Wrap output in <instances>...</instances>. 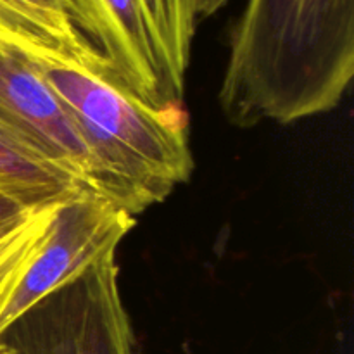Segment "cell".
I'll list each match as a JSON object with an SVG mask.
<instances>
[{
    "label": "cell",
    "instance_id": "cell-2",
    "mask_svg": "<svg viewBox=\"0 0 354 354\" xmlns=\"http://www.w3.org/2000/svg\"><path fill=\"white\" fill-rule=\"evenodd\" d=\"M28 57L82 133L95 162L100 196L137 216L189 182L194 156L182 107L154 109L97 66Z\"/></svg>",
    "mask_w": 354,
    "mask_h": 354
},
{
    "label": "cell",
    "instance_id": "cell-9",
    "mask_svg": "<svg viewBox=\"0 0 354 354\" xmlns=\"http://www.w3.org/2000/svg\"><path fill=\"white\" fill-rule=\"evenodd\" d=\"M26 214L30 213L21 209L16 203H12V201L0 194V237L12 227H16Z\"/></svg>",
    "mask_w": 354,
    "mask_h": 354
},
{
    "label": "cell",
    "instance_id": "cell-1",
    "mask_svg": "<svg viewBox=\"0 0 354 354\" xmlns=\"http://www.w3.org/2000/svg\"><path fill=\"white\" fill-rule=\"evenodd\" d=\"M354 76V0H248L218 90L230 124H290L335 109Z\"/></svg>",
    "mask_w": 354,
    "mask_h": 354
},
{
    "label": "cell",
    "instance_id": "cell-7",
    "mask_svg": "<svg viewBox=\"0 0 354 354\" xmlns=\"http://www.w3.org/2000/svg\"><path fill=\"white\" fill-rule=\"evenodd\" d=\"M90 192L75 176L38 156L0 123V194L26 213Z\"/></svg>",
    "mask_w": 354,
    "mask_h": 354
},
{
    "label": "cell",
    "instance_id": "cell-3",
    "mask_svg": "<svg viewBox=\"0 0 354 354\" xmlns=\"http://www.w3.org/2000/svg\"><path fill=\"white\" fill-rule=\"evenodd\" d=\"M114 251L24 311L0 334L10 354H137Z\"/></svg>",
    "mask_w": 354,
    "mask_h": 354
},
{
    "label": "cell",
    "instance_id": "cell-6",
    "mask_svg": "<svg viewBox=\"0 0 354 354\" xmlns=\"http://www.w3.org/2000/svg\"><path fill=\"white\" fill-rule=\"evenodd\" d=\"M0 45L33 57L104 68L102 59L76 30L66 0H0Z\"/></svg>",
    "mask_w": 354,
    "mask_h": 354
},
{
    "label": "cell",
    "instance_id": "cell-8",
    "mask_svg": "<svg viewBox=\"0 0 354 354\" xmlns=\"http://www.w3.org/2000/svg\"><path fill=\"white\" fill-rule=\"evenodd\" d=\"M57 206L59 204H55L47 209L26 214L16 227L0 237V315L14 287L40 251ZM0 354H10L9 348L2 341H0Z\"/></svg>",
    "mask_w": 354,
    "mask_h": 354
},
{
    "label": "cell",
    "instance_id": "cell-4",
    "mask_svg": "<svg viewBox=\"0 0 354 354\" xmlns=\"http://www.w3.org/2000/svg\"><path fill=\"white\" fill-rule=\"evenodd\" d=\"M137 220L106 197L83 192L54 211L47 237L0 315V334L64 282L120 248Z\"/></svg>",
    "mask_w": 354,
    "mask_h": 354
},
{
    "label": "cell",
    "instance_id": "cell-5",
    "mask_svg": "<svg viewBox=\"0 0 354 354\" xmlns=\"http://www.w3.org/2000/svg\"><path fill=\"white\" fill-rule=\"evenodd\" d=\"M0 123L38 156L99 194L95 162L64 104L33 61L6 45H0Z\"/></svg>",
    "mask_w": 354,
    "mask_h": 354
}]
</instances>
